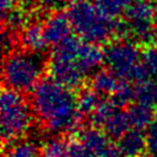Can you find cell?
<instances>
[{"label":"cell","instance_id":"obj_1","mask_svg":"<svg viewBox=\"0 0 157 157\" xmlns=\"http://www.w3.org/2000/svg\"><path fill=\"white\" fill-rule=\"evenodd\" d=\"M31 107L40 124L53 134L69 132L78 125L77 98L52 77L43 78L33 88Z\"/></svg>","mask_w":157,"mask_h":157},{"label":"cell","instance_id":"obj_2","mask_svg":"<svg viewBox=\"0 0 157 157\" xmlns=\"http://www.w3.org/2000/svg\"><path fill=\"white\" fill-rule=\"evenodd\" d=\"M66 15L75 33L85 42L99 44L118 34L119 23L90 1L71 4Z\"/></svg>","mask_w":157,"mask_h":157},{"label":"cell","instance_id":"obj_3","mask_svg":"<svg viewBox=\"0 0 157 157\" xmlns=\"http://www.w3.org/2000/svg\"><path fill=\"white\" fill-rule=\"evenodd\" d=\"M45 69L42 54L22 50L9 53L2 63V81L6 88L17 92L33 91L42 81L40 77Z\"/></svg>","mask_w":157,"mask_h":157},{"label":"cell","instance_id":"obj_4","mask_svg":"<svg viewBox=\"0 0 157 157\" xmlns=\"http://www.w3.org/2000/svg\"><path fill=\"white\" fill-rule=\"evenodd\" d=\"M32 107L21 92L4 88L0 96V121L4 142H17L31 129Z\"/></svg>","mask_w":157,"mask_h":157},{"label":"cell","instance_id":"obj_5","mask_svg":"<svg viewBox=\"0 0 157 157\" xmlns=\"http://www.w3.org/2000/svg\"><path fill=\"white\" fill-rule=\"evenodd\" d=\"M119 36H128L132 42L145 45L157 39V6L152 0H134L125 12V22L119 23Z\"/></svg>","mask_w":157,"mask_h":157},{"label":"cell","instance_id":"obj_6","mask_svg":"<svg viewBox=\"0 0 157 157\" xmlns=\"http://www.w3.org/2000/svg\"><path fill=\"white\" fill-rule=\"evenodd\" d=\"M104 61L108 70L121 81H134L136 83L146 78L142 54L132 40L118 39L109 43L104 50Z\"/></svg>","mask_w":157,"mask_h":157},{"label":"cell","instance_id":"obj_7","mask_svg":"<svg viewBox=\"0 0 157 157\" xmlns=\"http://www.w3.org/2000/svg\"><path fill=\"white\" fill-rule=\"evenodd\" d=\"M81 43L80 39L69 37L53 49L48 63L50 77L69 90L78 88L83 82L85 74L76 61Z\"/></svg>","mask_w":157,"mask_h":157},{"label":"cell","instance_id":"obj_8","mask_svg":"<svg viewBox=\"0 0 157 157\" xmlns=\"http://www.w3.org/2000/svg\"><path fill=\"white\" fill-rule=\"evenodd\" d=\"M43 27L48 44H52L54 47L59 45L69 37H71L70 32L72 27L67 18V15L64 12H52L47 17Z\"/></svg>","mask_w":157,"mask_h":157},{"label":"cell","instance_id":"obj_9","mask_svg":"<svg viewBox=\"0 0 157 157\" xmlns=\"http://www.w3.org/2000/svg\"><path fill=\"white\" fill-rule=\"evenodd\" d=\"M18 39L25 50L36 54H42L48 45L43 25L36 21L29 22L20 32Z\"/></svg>","mask_w":157,"mask_h":157},{"label":"cell","instance_id":"obj_10","mask_svg":"<svg viewBox=\"0 0 157 157\" xmlns=\"http://www.w3.org/2000/svg\"><path fill=\"white\" fill-rule=\"evenodd\" d=\"M103 60H104V52L99 48L98 44H93L88 42L81 43L77 52L76 61L78 67L85 75L90 72H96L101 66V64L103 63Z\"/></svg>","mask_w":157,"mask_h":157},{"label":"cell","instance_id":"obj_11","mask_svg":"<svg viewBox=\"0 0 157 157\" xmlns=\"http://www.w3.org/2000/svg\"><path fill=\"white\" fill-rule=\"evenodd\" d=\"M118 148L123 157H141L147 151L146 135L141 130L130 129L118 139Z\"/></svg>","mask_w":157,"mask_h":157},{"label":"cell","instance_id":"obj_12","mask_svg":"<svg viewBox=\"0 0 157 157\" xmlns=\"http://www.w3.org/2000/svg\"><path fill=\"white\" fill-rule=\"evenodd\" d=\"M119 81L120 80L108 69H99L92 74L90 80V86L99 96L113 94Z\"/></svg>","mask_w":157,"mask_h":157},{"label":"cell","instance_id":"obj_13","mask_svg":"<svg viewBox=\"0 0 157 157\" xmlns=\"http://www.w3.org/2000/svg\"><path fill=\"white\" fill-rule=\"evenodd\" d=\"M78 141H81L94 157L110 144L108 135L97 128H86L81 130Z\"/></svg>","mask_w":157,"mask_h":157},{"label":"cell","instance_id":"obj_14","mask_svg":"<svg viewBox=\"0 0 157 157\" xmlns=\"http://www.w3.org/2000/svg\"><path fill=\"white\" fill-rule=\"evenodd\" d=\"M134 99L137 104L152 108L157 105V80L144 78L134 86Z\"/></svg>","mask_w":157,"mask_h":157},{"label":"cell","instance_id":"obj_15","mask_svg":"<svg viewBox=\"0 0 157 157\" xmlns=\"http://www.w3.org/2000/svg\"><path fill=\"white\" fill-rule=\"evenodd\" d=\"M129 128H130V123H129L128 113L125 110H121L120 108H117L102 129L109 137L120 139L126 131L130 130Z\"/></svg>","mask_w":157,"mask_h":157},{"label":"cell","instance_id":"obj_16","mask_svg":"<svg viewBox=\"0 0 157 157\" xmlns=\"http://www.w3.org/2000/svg\"><path fill=\"white\" fill-rule=\"evenodd\" d=\"M128 118L130 126L136 130H142L145 128H150L152 125V119H153V112L152 108L142 105V104H134L131 105L128 110Z\"/></svg>","mask_w":157,"mask_h":157},{"label":"cell","instance_id":"obj_17","mask_svg":"<svg viewBox=\"0 0 157 157\" xmlns=\"http://www.w3.org/2000/svg\"><path fill=\"white\" fill-rule=\"evenodd\" d=\"M77 109L80 112V114H92L98 105L102 103L101 96L94 92L91 87L90 88H85L82 90L78 94H77Z\"/></svg>","mask_w":157,"mask_h":157},{"label":"cell","instance_id":"obj_18","mask_svg":"<svg viewBox=\"0 0 157 157\" xmlns=\"http://www.w3.org/2000/svg\"><path fill=\"white\" fill-rule=\"evenodd\" d=\"M4 21V28L15 32V31H22L29 22H28V13L22 9H12L11 11L2 15Z\"/></svg>","mask_w":157,"mask_h":157},{"label":"cell","instance_id":"obj_19","mask_svg":"<svg viewBox=\"0 0 157 157\" xmlns=\"http://www.w3.org/2000/svg\"><path fill=\"white\" fill-rule=\"evenodd\" d=\"M134 0H93V4L107 16L114 18L125 13Z\"/></svg>","mask_w":157,"mask_h":157},{"label":"cell","instance_id":"obj_20","mask_svg":"<svg viewBox=\"0 0 157 157\" xmlns=\"http://www.w3.org/2000/svg\"><path fill=\"white\" fill-rule=\"evenodd\" d=\"M42 157H69V141L61 137H52L42 146Z\"/></svg>","mask_w":157,"mask_h":157},{"label":"cell","instance_id":"obj_21","mask_svg":"<svg viewBox=\"0 0 157 157\" xmlns=\"http://www.w3.org/2000/svg\"><path fill=\"white\" fill-rule=\"evenodd\" d=\"M38 147L31 140H21L12 144L4 157H37Z\"/></svg>","mask_w":157,"mask_h":157},{"label":"cell","instance_id":"obj_22","mask_svg":"<svg viewBox=\"0 0 157 157\" xmlns=\"http://www.w3.org/2000/svg\"><path fill=\"white\" fill-rule=\"evenodd\" d=\"M117 108L118 107L112 101H102V103L98 105V108L90 115L91 123L94 125V128L102 129Z\"/></svg>","mask_w":157,"mask_h":157},{"label":"cell","instance_id":"obj_23","mask_svg":"<svg viewBox=\"0 0 157 157\" xmlns=\"http://www.w3.org/2000/svg\"><path fill=\"white\" fill-rule=\"evenodd\" d=\"M134 99V86L130 85L128 81H119L114 93L112 94V102L118 107L121 108L129 104Z\"/></svg>","mask_w":157,"mask_h":157},{"label":"cell","instance_id":"obj_24","mask_svg":"<svg viewBox=\"0 0 157 157\" xmlns=\"http://www.w3.org/2000/svg\"><path fill=\"white\" fill-rule=\"evenodd\" d=\"M142 65L146 74L157 80V44L145 48L142 52Z\"/></svg>","mask_w":157,"mask_h":157},{"label":"cell","instance_id":"obj_25","mask_svg":"<svg viewBox=\"0 0 157 157\" xmlns=\"http://www.w3.org/2000/svg\"><path fill=\"white\" fill-rule=\"evenodd\" d=\"M147 152L151 157H157V123L152 124L146 134Z\"/></svg>","mask_w":157,"mask_h":157},{"label":"cell","instance_id":"obj_26","mask_svg":"<svg viewBox=\"0 0 157 157\" xmlns=\"http://www.w3.org/2000/svg\"><path fill=\"white\" fill-rule=\"evenodd\" d=\"M69 157H94L81 141H69Z\"/></svg>","mask_w":157,"mask_h":157},{"label":"cell","instance_id":"obj_27","mask_svg":"<svg viewBox=\"0 0 157 157\" xmlns=\"http://www.w3.org/2000/svg\"><path fill=\"white\" fill-rule=\"evenodd\" d=\"M13 36H12V32L7 31V29H2V36H1V43H2V49L5 53H11V49H12V45H13Z\"/></svg>","mask_w":157,"mask_h":157},{"label":"cell","instance_id":"obj_28","mask_svg":"<svg viewBox=\"0 0 157 157\" xmlns=\"http://www.w3.org/2000/svg\"><path fill=\"white\" fill-rule=\"evenodd\" d=\"M96 157H123V156H121V153H120L118 146H115V145H113V144L110 142V144H109L107 147H104L98 155H96Z\"/></svg>","mask_w":157,"mask_h":157},{"label":"cell","instance_id":"obj_29","mask_svg":"<svg viewBox=\"0 0 157 157\" xmlns=\"http://www.w3.org/2000/svg\"><path fill=\"white\" fill-rule=\"evenodd\" d=\"M64 0H37L38 5L40 6V9L45 10V11H53V10H56L61 2Z\"/></svg>","mask_w":157,"mask_h":157},{"label":"cell","instance_id":"obj_30","mask_svg":"<svg viewBox=\"0 0 157 157\" xmlns=\"http://www.w3.org/2000/svg\"><path fill=\"white\" fill-rule=\"evenodd\" d=\"M15 1L16 0H0V4H1V10H2V15L11 11L13 9V5H15Z\"/></svg>","mask_w":157,"mask_h":157},{"label":"cell","instance_id":"obj_31","mask_svg":"<svg viewBox=\"0 0 157 157\" xmlns=\"http://www.w3.org/2000/svg\"><path fill=\"white\" fill-rule=\"evenodd\" d=\"M16 1H18L21 5H23V6H31V5H33V2L34 1H37V0H16Z\"/></svg>","mask_w":157,"mask_h":157},{"label":"cell","instance_id":"obj_32","mask_svg":"<svg viewBox=\"0 0 157 157\" xmlns=\"http://www.w3.org/2000/svg\"><path fill=\"white\" fill-rule=\"evenodd\" d=\"M64 1H67V2H71V4H76V2L83 1V0H64Z\"/></svg>","mask_w":157,"mask_h":157},{"label":"cell","instance_id":"obj_33","mask_svg":"<svg viewBox=\"0 0 157 157\" xmlns=\"http://www.w3.org/2000/svg\"><path fill=\"white\" fill-rule=\"evenodd\" d=\"M156 117H157V105H156Z\"/></svg>","mask_w":157,"mask_h":157},{"label":"cell","instance_id":"obj_34","mask_svg":"<svg viewBox=\"0 0 157 157\" xmlns=\"http://www.w3.org/2000/svg\"><path fill=\"white\" fill-rule=\"evenodd\" d=\"M152 1H153V0H152Z\"/></svg>","mask_w":157,"mask_h":157}]
</instances>
